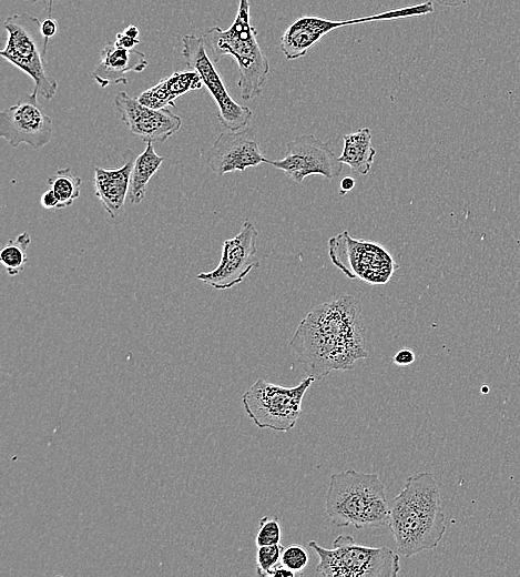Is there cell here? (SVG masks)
Returning <instances> with one entry per match:
<instances>
[{
    "mask_svg": "<svg viewBox=\"0 0 520 577\" xmlns=\"http://www.w3.org/2000/svg\"><path fill=\"white\" fill-rule=\"evenodd\" d=\"M33 1H39V0H33ZM47 1H49V12H50L51 11V4H52L53 0H47Z\"/></svg>",
    "mask_w": 520,
    "mask_h": 577,
    "instance_id": "obj_34",
    "label": "cell"
},
{
    "mask_svg": "<svg viewBox=\"0 0 520 577\" xmlns=\"http://www.w3.org/2000/svg\"><path fill=\"white\" fill-rule=\"evenodd\" d=\"M114 104L131 134L145 142H164L181 129L179 115L166 108H150L124 91L115 95Z\"/></svg>",
    "mask_w": 520,
    "mask_h": 577,
    "instance_id": "obj_14",
    "label": "cell"
},
{
    "mask_svg": "<svg viewBox=\"0 0 520 577\" xmlns=\"http://www.w3.org/2000/svg\"><path fill=\"white\" fill-rule=\"evenodd\" d=\"M332 263L347 277L369 285L387 284L399 265L379 242L353 237L348 231L329 237Z\"/></svg>",
    "mask_w": 520,
    "mask_h": 577,
    "instance_id": "obj_8",
    "label": "cell"
},
{
    "mask_svg": "<svg viewBox=\"0 0 520 577\" xmlns=\"http://www.w3.org/2000/svg\"><path fill=\"white\" fill-rule=\"evenodd\" d=\"M182 53L190 70L198 73L203 85L215 101L220 123L228 131L244 129L253 117V111L237 103L228 93L223 79L210 58L202 37L185 34L182 37Z\"/></svg>",
    "mask_w": 520,
    "mask_h": 577,
    "instance_id": "obj_10",
    "label": "cell"
},
{
    "mask_svg": "<svg viewBox=\"0 0 520 577\" xmlns=\"http://www.w3.org/2000/svg\"><path fill=\"white\" fill-rule=\"evenodd\" d=\"M431 1L432 3L436 2L437 4L446 8H457L460 6H463L468 0H427Z\"/></svg>",
    "mask_w": 520,
    "mask_h": 577,
    "instance_id": "obj_32",
    "label": "cell"
},
{
    "mask_svg": "<svg viewBox=\"0 0 520 577\" xmlns=\"http://www.w3.org/2000/svg\"><path fill=\"white\" fill-rule=\"evenodd\" d=\"M296 574L288 568H286L282 563H279L272 573L271 577H294Z\"/></svg>",
    "mask_w": 520,
    "mask_h": 577,
    "instance_id": "obj_31",
    "label": "cell"
},
{
    "mask_svg": "<svg viewBox=\"0 0 520 577\" xmlns=\"http://www.w3.org/2000/svg\"><path fill=\"white\" fill-rule=\"evenodd\" d=\"M140 43V40L132 38L124 32H119L115 36L114 44L124 49H134L135 44Z\"/></svg>",
    "mask_w": 520,
    "mask_h": 577,
    "instance_id": "obj_28",
    "label": "cell"
},
{
    "mask_svg": "<svg viewBox=\"0 0 520 577\" xmlns=\"http://www.w3.org/2000/svg\"><path fill=\"white\" fill-rule=\"evenodd\" d=\"M3 26L8 36L0 55L33 80V91L51 100L57 92L58 82L44 68L43 55L48 41L41 33L39 19L28 12L16 13L8 17Z\"/></svg>",
    "mask_w": 520,
    "mask_h": 577,
    "instance_id": "obj_6",
    "label": "cell"
},
{
    "mask_svg": "<svg viewBox=\"0 0 520 577\" xmlns=\"http://www.w3.org/2000/svg\"><path fill=\"white\" fill-rule=\"evenodd\" d=\"M284 547L281 544L257 547L256 573L259 576H272L275 567L281 563Z\"/></svg>",
    "mask_w": 520,
    "mask_h": 577,
    "instance_id": "obj_23",
    "label": "cell"
},
{
    "mask_svg": "<svg viewBox=\"0 0 520 577\" xmlns=\"http://www.w3.org/2000/svg\"><path fill=\"white\" fill-rule=\"evenodd\" d=\"M279 541L281 526L277 517L263 516L255 538L256 546L275 545L279 544Z\"/></svg>",
    "mask_w": 520,
    "mask_h": 577,
    "instance_id": "obj_25",
    "label": "cell"
},
{
    "mask_svg": "<svg viewBox=\"0 0 520 577\" xmlns=\"http://www.w3.org/2000/svg\"><path fill=\"white\" fill-rule=\"evenodd\" d=\"M318 556L316 576L325 577H396L400 571L399 555L389 547L357 544L349 535H339L333 548L309 540Z\"/></svg>",
    "mask_w": 520,
    "mask_h": 577,
    "instance_id": "obj_5",
    "label": "cell"
},
{
    "mask_svg": "<svg viewBox=\"0 0 520 577\" xmlns=\"http://www.w3.org/2000/svg\"><path fill=\"white\" fill-rule=\"evenodd\" d=\"M415 353L409 348L399 350L392 357V362L399 366H407L415 362Z\"/></svg>",
    "mask_w": 520,
    "mask_h": 577,
    "instance_id": "obj_26",
    "label": "cell"
},
{
    "mask_svg": "<svg viewBox=\"0 0 520 577\" xmlns=\"http://www.w3.org/2000/svg\"><path fill=\"white\" fill-rule=\"evenodd\" d=\"M287 154L281 160H267L266 163L284 171L296 183H302L309 175L318 174L335 179L343 172L344 163L314 134H302L286 144Z\"/></svg>",
    "mask_w": 520,
    "mask_h": 577,
    "instance_id": "obj_12",
    "label": "cell"
},
{
    "mask_svg": "<svg viewBox=\"0 0 520 577\" xmlns=\"http://www.w3.org/2000/svg\"><path fill=\"white\" fill-rule=\"evenodd\" d=\"M432 11L434 3L431 1H425L347 20H330L315 16H302L285 29L281 37L279 49L287 60H297L304 57L323 37L338 28L373 21L421 17Z\"/></svg>",
    "mask_w": 520,
    "mask_h": 577,
    "instance_id": "obj_9",
    "label": "cell"
},
{
    "mask_svg": "<svg viewBox=\"0 0 520 577\" xmlns=\"http://www.w3.org/2000/svg\"><path fill=\"white\" fill-rule=\"evenodd\" d=\"M163 160L162 155L156 154L153 143L146 142L144 151L135 158L131 172L129 200L132 204H140L144 200L147 183L157 172Z\"/></svg>",
    "mask_w": 520,
    "mask_h": 577,
    "instance_id": "obj_20",
    "label": "cell"
},
{
    "mask_svg": "<svg viewBox=\"0 0 520 577\" xmlns=\"http://www.w3.org/2000/svg\"><path fill=\"white\" fill-rule=\"evenodd\" d=\"M203 82L197 72L175 71L154 87L143 91L137 100L153 109L175 107V100L188 91L200 90Z\"/></svg>",
    "mask_w": 520,
    "mask_h": 577,
    "instance_id": "obj_18",
    "label": "cell"
},
{
    "mask_svg": "<svg viewBox=\"0 0 520 577\" xmlns=\"http://www.w3.org/2000/svg\"><path fill=\"white\" fill-rule=\"evenodd\" d=\"M289 346L315 381L353 370L369 355L360 302L345 294L317 305L299 322Z\"/></svg>",
    "mask_w": 520,
    "mask_h": 577,
    "instance_id": "obj_1",
    "label": "cell"
},
{
    "mask_svg": "<svg viewBox=\"0 0 520 577\" xmlns=\"http://www.w3.org/2000/svg\"><path fill=\"white\" fill-rule=\"evenodd\" d=\"M37 94L35 91L24 94L18 103L0 112V136L13 148L28 144L39 150L52 139V120L42 110Z\"/></svg>",
    "mask_w": 520,
    "mask_h": 577,
    "instance_id": "obj_13",
    "label": "cell"
},
{
    "mask_svg": "<svg viewBox=\"0 0 520 577\" xmlns=\"http://www.w3.org/2000/svg\"><path fill=\"white\" fill-rule=\"evenodd\" d=\"M344 148L338 156L339 161L347 164L353 171L366 175L371 169L376 150L371 144V132L368 128H361L355 132L343 135Z\"/></svg>",
    "mask_w": 520,
    "mask_h": 577,
    "instance_id": "obj_19",
    "label": "cell"
},
{
    "mask_svg": "<svg viewBox=\"0 0 520 577\" xmlns=\"http://www.w3.org/2000/svg\"><path fill=\"white\" fill-rule=\"evenodd\" d=\"M308 560L307 550L298 544L289 545L286 548L284 547L281 556V563L295 574H300L307 566Z\"/></svg>",
    "mask_w": 520,
    "mask_h": 577,
    "instance_id": "obj_24",
    "label": "cell"
},
{
    "mask_svg": "<svg viewBox=\"0 0 520 577\" xmlns=\"http://www.w3.org/2000/svg\"><path fill=\"white\" fill-rule=\"evenodd\" d=\"M58 31V22L55 19L48 17L41 22V33L47 41L54 37Z\"/></svg>",
    "mask_w": 520,
    "mask_h": 577,
    "instance_id": "obj_27",
    "label": "cell"
},
{
    "mask_svg": "<svg viewBox=\"0 0 520 577\" xmlns=\"http://www.w3.org/2000/svg\"><path fill=\"white\" fill-rule=\"evenodd\" d=\"M252 128L222 132L206 154L207 166L217 175L245 171L266 163Z\"/></svg>",
    "mask_w": 520,
    "mask_h": 577,
    "instance_id": "obj_15",
    "label": "cell"
},
{
    "mask_svg": "<svg viewBox=\"0 0 520 577\" xmlns=\"http://www.w3.org/2000/svg\"><path fill=\"white\" fill-rule=\"evenodd\" d=\"M388 526L398 553L406 558L438 546L447 525L432 473L419 472L406 479L399 494L389 502Z\"/></svg>",
    "mask_w": 520,
    "mask_h": 577,
    "instance_id": "obj_2",
    "label": "cell"
},
{
    "mask_svg": "<svg viewBox=\"0 0 520 577\" xmlns=\"http://www.w3.org/2000/svg\"><path fill=\"white\" fill-rule=\"evenodd\" d=\"M123 32L125 34H128V36H130L132 38H136V39H137L139 34H140V31H139L137 27L134 26V24L128 26Z\"/></svg>",
    "mask_w": 520,
    "mask_h": 577,
    "instance_id": "obj_33",
    "label": "cell"
},
{
    "mask_svg": "<svg viewBox=\"0 0 520 577\" xmlns=\"http://www.w3.org/2000/svg\"><path fill=\"white\" fill-rule=\"evenodd\" d=\"M146 67L145 54L135 48L124 49L115 44L105 45L100 52V60L91 72V77L101 88L111 83L126 84V73L142 72Z\"/></svg>",
    "mask_w": 520,
    "mask_h": 577,
    "instance_id": "obj_17",
    "label": "cell"
},
{
    "mask_svg": "<svg viewBox=\"0 0 520 577\" xmlns=\"http://www.w3.org/2000/svg\"><path fill=\"white\" fill-rule=\"evenodd\" d=\"M314 382L308 375L296 386L284 387L258 378L244 393L242 403L257 427L286 433L296 425L305 393Z\"/></svg>",
    "mask_w": 520,
    "mask_h": 577,
    "instance_id": "obj_7",
    "label": "cell"
},
{
    "mask_svg": "<svg viewBox=\"0 0 520 577\" xmlns=\"http://www.w3.org/2000/svg\"><path fill=\"white\" fill-rule=\"evenodd\" d=\"M30 242V233L24 231L1 247L0 263L9 276H16L23 271L28 262L27 249Z\"/></svg>",
    "mask_w": 520,
    "mask_h": 577,
    "instance_id": "obj_21",
    "label": "cell"
},
{
    "mask_svg": "<svg viewBox=\"0 0 520 577\" xmlns=\"http://www.w3.org/2000/svg\"><path fill=\"white\" fill-rule=\"evenodd\" d=\"M258 231L246 220L241 231L223 242L222 256L217 266L202 272L196 279L216 290H228L239 284L248 273L259 265L256 259Z\"/></svg>",
    "mask_w": 520,
    "mask_h": 577,
    "instance_id": "obj_11",
    "label": "cell"
},
{
    "mask_svg": "<svg viewBox=\"0 0 520 577\" xmlns=\"http://www.w3.org/2000/svg\"><path fill=\"white\" fill-rule=\"evenodd\" d=\"M325 512L336 527L357 529L388 526L389 502L376 473L346 469L332 474Z\"/></svg>",
    "mask_w": 520,
    "mask_h": 577,
    "instance_id": "obj_3",
    "label": "cell"
},
{
    "mask_svg": "<svg viewBox=\"0 0 520 577\" xmlns=\"http://www.w3.org/2000/svg\"><path fill=\"white\" fill-rule=\"evenodd\" d=\"M355 179L350 175H345L339 183V194L345 195L355 188Z\"/></svg>",
    "mask_w": 520,
    "mask_h": 577,
    "instance_id": "obj_30",
    "label": "cell"
},
{
    "mask_svg": "<svg viewBox=\"0 0 520 577\" xmlns=\"http://www.w3.org/2000/svg\"><path fill=\"white\" fill-rule=\"evenodd\" d=\"M206 51L212 61L223 57L235 59L238 68L237 85L245 101L258 97L269 73V62L257 42V30L251 23L249 1L239 0L233 23L222 30L215 26L202 33Z\"/></svg>",
    "mask_w": 520,
    "mask_h": 577,
    "instance_id": "obj_4",
    "label": "cell"
},
{
    "mask_svg": "<svg viewBox=\"0 0 520 577\" xmlns=\"http://www.w3.org/2000/svg\"><path fill=\"white\" fill-rule=\"evenodd\" d=\"M123 160L119 168H94L95 196L112 219L120 216L125 209L135 160L133 151L126 150Z\"/></svg>",
    "mask_w": 520,
    "mask_h": 577,
    "instance_id": "obj_16",
    "label": "cell"
},
{
    "mask_svg": "<svg viewBox=\"0 0 520 577\" xmlns=\"http://www.w3.org/2000/svg\"><path fill=\"white\" fill-rule=\"evenodd\" d=\"M40 203L44 209H52L58 207L59 200L53 190L50 188L41 195Z\"/></svg>",
    "mask_w": 520,
    "mask_h": 577,
    "instance_id": "obj_29",
    "label": "cell"
},
{
    "mask_svg": "<svg viewBox=\"0 0 520 577\" xmlns=\"http://www.w3.org/2000/svg\"><path fill=\"white\" fill-rule=\"evenodd\" d=\"M47 181L59 200L57 209L71 206L80 195L82 179L75 175L70 168L58 170Z\"/></svg>",
    "mask_w": 520,
    "mask_h": 577,
    "instance_id": "obj_22",
    "label": "cell"
}]
</instances>
